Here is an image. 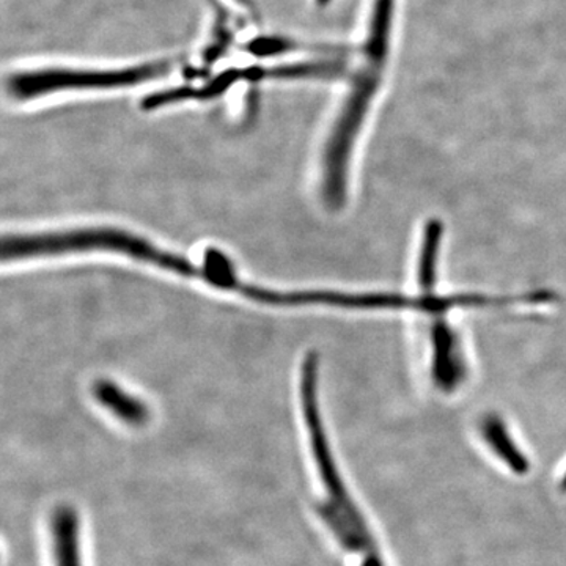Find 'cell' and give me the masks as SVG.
Masks as SVG:
<instances>
[{"instance_id":"obj_1","label":"cell","mask_w":566,"mask_h":566,"mask_svg":"<svg viewBox=\"0 0 566 566\" xmlns=\"http://www.w3.org/2000/svg\"><path fill=\"white\" fill-rule=\"evenodd\" d=\"M394 7L395 0H374L363 50L364 65L353 77L352 88L324 147L322 191L324 202L331 210H340L346 202L349 159L381 82L382 69L389 54Z\"/></svg>"},{"instance_id":"obj_2","label":"cell","mask_w":566,"mask_h":566,"mask_svg":"<svg viewBox=\"0 0 566 566\" xmlns=\"http://www.w3.org/2000/svg\"><path fill=\"white\" fill-rule=\"evenodd\" d=\"M318 370V354L308 353L304 359L303 375H301V397H303L305 423L314 447V457L327 490V501L318 506L319 516L337 536L342 546L363 557L360 566H387L367 526V521L354 504L352 494L348 493V488L335 465L329 442L324 433L322 415H319Z\"/></svg>"},{"instance_id":"obj_3","label":"cell","mask_w":566,"mask_h":566,"mask_svg":"<svg viewBox=\"0 0 566 566\" xmlns=\"http://www.w3.org/2000/svg\"><path fill=\"white\" fill-rule=\"evenodd\" d=\"M172 70L169 61H153L123 69H71L44 66L11 74L7 92L18 102H32L61 92L112 91L133 87L166 76Z\"/></svg>"},{"instance_id":"obj_4","label":"cell","mask_w":566,"mask_h":566,"mask_svg":"<svg viewBox=\"0 0 566 566\" xmlns=\"http://www.w3.org/2000/svg\"><path fill=\"white\" fill-rule=\"evenodd\" d=\"M144 262L155 264L170 273L185 275V277L199 279L208 285L230 290L243 294L248 300L281 307H297V305H326V290H304V292H275L263 286L249 285L241 282L234 274L233 263L229 256L223 255L219 249H207L205 263L196 264L177 253L163 251L156 245H147L144 251Z\"/></svg>"},{"instance_id":"obj_5","label":"cell","mask_w":566,"mask_h":566,"mask_svg":"<svg viewBox=\"0 0 566 566\" xmlns=\"http://www.w3.org/2000/svg\"><path fill=\"white\" fill-rule=\"evenodd\" d=\"M431 346H433L431 376L434 385L442 392H455L464 381L468 368H465L460 338L444 319H438L434 323L431 329Z\"/></svg>"},{"instance_id":"obj_6","label":"cell","mask_w":566,"mask_h":566,"mask_svg":"<svg viewBox=\"0 0 566 566\" xmlns=\"http://www.w3.org/2000/svg\"><path fill=\"white\" fill-rule=\"evenodd\" d=\"M483 439L488 447L493 450L495 457L502 461L516 475H526L531 469V461L524 455L523 450L516 444L513 436L504 420L497 415H488L483 417L480 423Z\"/></svg>"},{"instance_id":"obj_7","label":"cell","mask_w":566,"mask_h":566,"mask_svg":"<svg viewBox=\"0 0 566 566\" xmlns=\"http://www.w3.org/2000/svg\"><path fill=\"white\" fill-rule=\"evenodd\" d=\"M55 566H82L80 517L71 506H59L52 515Z\"/></svg>"},{"instance_id":"obj_8","label":"cell","mask_w":566,"mask_h":566,"mask_svg":"<svg viewBox=\"0 0 566 566\" xmlns=\"http://www.w3.org/2000/svg\"><path fill=\"white\" fill-rule=\"evenodd\" d=\"M96 400L109 409L112 415L122 422L139 427L148 420V408L144 401L137 400L132 395L123 392L122 387L111 381H98L93 387Z\"/></svg>"},{"instance_id":"obj_9","label":"cell","mask_w":566,"mask_h":566,"mask_svg":"<svg viewBox=\"0 0 566 566\" xmlns=\"http://www.w3.org/2000/svg\"><path fill=\"white\" fill-rule=\"evenodd\" d=\"M444 237V223L439 219H430L423 227L422 245H420L419 271L417 281L424 292L431 293L436 283L439 249Z\"/></svg>"},{"instance_id":"obj_10","label":"cell","mask_w":566,"mask_h":566,"mask_svg":"<svg viewBox=\"0 0 566 566\" xmlns=\"http://www.w3.org/2000/svg\"><path fill=\"white\" fill-rule=\"evenodd\" d=\"M331 0H316V3H318V6H327V3H329Z\"/></svg>"},{"instance_id":"obj_11","label":"cell","mask_w":566,"mask_h":566,"mask_svg":"<svg viewBox=\"0 0 566 566\" xmlns=\"http://www.w3.org/2000/svg\"><path fill=\"white\" fill-rule=\"evenodd\" d=\"M562 488L566 491V472L564 474V479H562Z\"/></svg>"}]
</instances>
